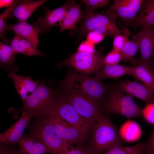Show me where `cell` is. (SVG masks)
I'll return each instance as SVG.
<instances>
[{
	"label": "cell",
	"instance_id": "1",
	"mask_svg": "<svg viewBox=\"0 0 154 154\" xmlns=\"http://www.w3.org/2000/svg\"><path fill=\"white\" fill-rule=\"evenodd\" d=\"M34 117L27 134L40 141L54 154H65L72 147L57 133L45 114Z\"/></svg>",
	"mask_w": 154,
	"mask_h": 154
},
{
	"label": "cell",
	"instance_id": "2",
	"mask_svg": "<svg viewBox=\"0 0 154 154\" xmlns=\"http://www.w3.org/2000/svg\"><path fill=\"white\" fill-rule=\"evenodd\" d=\"M89 138V147L94 154H101L111 147L123 145L119 132L108 114L104 115L92 126Z\"/></svg>",
	"mask_w": 154,
	"mask_h": 154
},
{
	"label": "cell",
	"instance_id": "3",
	"mask_svg": "<svg viewBox=\"0 0 154 154\" xmlns=\"http://www.w3.org/2000/svg\"><path fill=\"white\" fill-rule=\"evenodd\" d=\"M60 86L62 89L83 94L101 103L106 98L110 88L94 77L83 75L72 70H69Z\"/></svg>",
	"mask_w": 154,
	"mask_h": 154
},
{
	"label": "cell",
	"instance_id": "4",
	"mask_svg": "<svg viewBox=\"0 0 154 154\" xmlns=\"http://www.w3.org/2000/svg\"><path fill=\"white\" fill-rule=\"evenodd\" d=\"M102 107L106 114H117L128 118L141 117L142 109L135 103L133 97L124 94L114 85L110 88Z\"/></svg>",
	"mask_w": 154,
	"mask_h": 154
},
{
	"label": "cell",
	"instance_id": "5",
	"mask_svg": "<svg viewBox=\"0 0 154 154\" xmlns=\"http://www.w3.org/2000/svg\"><path fill=\"white\" fill-rule=\"evenodd\" d=\"M60 96L72 105L82 117L93 124L104 115L101 102L83 94L62 89Z\"/></svg>",
	"mask_w": 154,
	"mask_h": 154
},
{
	"label": "cell",
	"instance_id": "6",
	"mask_svg": "<svg viewBox=\"0 0 154 154\" xmlns=\"http://www.w3.org/2000/svg\"><path fill=\"white\" fill-rule=\"evenodd\" d=\"M57 93L42 82L23 102V112L32 117L44 114L54 105Z\"/></svg>",
	"mask_w": 154,
	"mask_h": 154
},
{
	"label": "cell",
	"instance_id": "7",
	"mask_svg": "<svg viewBox=\"0 0 154 154\" xmlns=\"http://www.w3.org/2000/svg\"><path fill=\"white\" fill-rule=\"evenodd\" d=\"M54 108L60 117L89 139L94 124L82 117L73 106L58 93Z\"/></svg>",
	"mask_w": 154,
	"mask_h": 154
},
{
	"label": "cell",
	"instance_id": "8",
	"mask_svg": "<svg viewBox=\"0 0 154 154\" xmlns=\"http://www.w3.org/2000/svg\"><path fill=\"white\" fill-rule=\"evenodd\" d=\"M104 57L98 52L92 54L77 51L59 66H68L86 73H95L104 65Z\"/></svg>",
	"mask_w": 154,
	"mask_h": 154
},
{
	"label": "cell",
	"instance_id": "9",
	"mask_svg": "<svg viewBox=\"0 0 154 154\" xmlns=\"http://www.w3.org/2000/svg\"><path fill=\"white\" fill-rule=\"evenodd\" d=\"M45 114L57 133L68 143L83 145L89 139L57 114L54 106Z\"/></svg>",
	"mask_w": 154,
	"mask_h": 154
},
{
	"label": "cell",
	"instance_id": "10",
	"mask_svg": "<svg viewBox=\"0 0 154 154\" xmlns=\"http://www.w3.org/2000/svg\"><path fill=\"white\" fill-rule=\"evenodd\" d=\"M117 17L115 11L108 9L97 14L86 13L81 26V35H87L97 27L117 26L116 20Z\"/></svg>",
	"mask_w": 154,
	"mask_h": 154
},
{
	"label": "cell",
	"instance_id": "11",
	"mask_svg": "<svg viewBox=\"0 0 154 154\" xmlns=\"http://www.w3.org/2000/svg\"><path fill=\"white\" fill-rule=\"evenodd\" d=\"M70 1H67L63 5L54 10L46 9L44 16L39 17L32 24L38 33H43L49 31L52 27L58 26L57 23L59 24L64 19Z\"/></svg>",
	"mask_w": 154,
	"mask_h": 154
},
{
	"label": "cell",
	"instance_id": "12",
	"mask_svg": "<svg viewBox=\"0 0 154 154\" xmlns=\"http://www.w3.org/2000/svg\"><path fill=\"white\" fill-rule=\"evenodd\" d=\"M114 85L120 92L137 98L146 104L154 102V92L143 83L122 80Z\"/></svg>",
	"mask_w": 154,
	"mask_h": 154
},
{
	"label": "cell",
	"instance_id": "13",
	"mask_svg": "<svg viewBox=\"0 0 154 154\" xmlns=\"http://www.w3.org/2000/svg\"><path fill=\"white\" fill-rule=\"evenodd\" d=\"M135 36L139 43L140 57L131 61L137 64L141 63L151 64L154 49V29H142Z\"/></svg>",
	"mask_w": 154,
	"mask_h": 154
},
{
	"label": "cell",
	"instance_id": "14",
	"mask_svg": "<svg viewBox=\"0 0 154 154\" xmlns=\"http://www.w3.org/2000/svg\"><path fill=\"white\" fill-rule=\"evenodd\" d=\"M32 116L23 112L19 119L9 129L0 134V143L15 145L18 143Z\"/></svg>",
	"mask_w": 154,
	"mask_h": 154
},
{
	"label": "cell",
	"instance_id": "15",
	"mask_svg": "<svg viewBox=\"0 0 154 154\" xmlns=\"http://www.w3.org/2000/svg\"><path fill=\"white\" fill-rule=\"evenodd\" d=\"M143 0H115L108 9L115 11L118 17L125 21L135 22Z\"/></svg>",
	"mask_w": 154,
	"mask_h": 154
},
{
	"label": "cell",
	"instance_id": "16",
	"mask_svg": "<svg viewBox=\"0 0 154 154\" xmlns=\"http://www.w3.org/2000/svg\"><path fill=\"white\" fill-rule=\"evenodd\" d=\"M8 75L14 82L17 91L23 102L33 92L39 84L38 81L33 80L30 76L18 75L13 72H9Z\"/></svg>",
	"mask_w": 154,
	"mask_h": 154
},
{
	"label": "cell",
	"instance_id": "17",
	"mask_svg": "<svg viewBox=\"0 0 154 154\" xmlns=\"http://www.w3.org/2000/svg\"><path fill=\"white\" fill-rule=\"evenodd\" d=\"M18 154H44L51 152L43 143L31 136L23 135L18 143Z\"/></svg>",
	"mask_w": 154,
	"mask_h": 154
},
{
	"label": "cell",
	"instance_id": "18",
	"mask_svg": "<svg viewBox=\"0 0 154 154\" xmlns=\"http://www.w3.org/2000/svg\"><path fill=\"white\" fill-rule=\"evenodd\" d=\"M47 1L46 0L20 1L13 10L10 17L16 18L19 22H26L34 11Z\"/></svg>",
	"mask_w": 154,
	"mask_h": 154
},
{
	"label": "cell",
	"instance_id": "19",
	"mask_svg": "<svg viewBox=\"0 0 154 154\" xmlns=\"http://www.w3.org/2000/svg\"><path fill=\"white\" fill-rule=\"evenodd\" d=\"M5 30L13 31L23 37L37 48L39 42L38 34L32 25L27 22H19L13 25H5Z\"/></svg>",
	"mask_w": 154,
	"mask_h": 154
},
{
	"label": "cell",
	"instance_id": "20",
	"mask_svg": "<svg viewBox=\"0 0 154 154\" xmlns=\"http://www.w3.org/2000/svg\"><path fill=\"white\" fill-rule=\"evenodd\" d=\"M134 23L142 29H154V0H144Z\"/></svg>",
	"mask_w": 154,
	"mask_h": 154
},
{
	"label": "cell",
	"instance_id": "21",
	"mask_svg": "<svg viewBox=\"0 0 154 154\" xmlns=\"http://www.w3.org/2000/svg\"><path fill=\"white\" fill-rule=\"evenodd\" d=\"M132 67L118 64L103 66L95 73L94 78L99 81L106 78L117 79L130 74Z\"/></svg>",
	"mask_w": 154,
	"mask_h": 154
},
{
	"label": "cell",
	"instance_id": "22",
	"mask_svg": "<svg viewBox=\"0 0 154 154\" xmlns=\"http://www.w3.org/2000/svg\"><path fill=\"white\" fill-rule=\"evenodd\" d=\"M81 5L75 3L74 1H71L64 19L58 24L59 33L66 29H75L77 23L83 17L80 10Z\"/></svg>",
	"mask_w": 154,
	"mask_h": 154
},
{
	"label": "cell",
	"instance_id": "23",
	"mask_svg": "<svg viewBox=\"0 0 154 154\" xmlns=\"http://www.w3.org/2000/svg\"><path fill=\"white\" fill-rule=\"evenodd\" d=\"M130 75L142 82L154 92V72L151 64L141 63L132 67Z\"/></svg>",
	"mask_w": 154,
	"mask_h": 154
},
{
	"label": "cell",
	"instance_id": "24",
	"mask_svg": "<svg viewBox=\"0 0 154 154\" xmlns=\"http://www.w3.org/2000/svg\"><path fill=\"white\" fill-rule=\"evenodd\" d=\"M10 46L17 53H20L29 56L35 55L43 56L45 55L25 38L16 33L15 34Z\"/></svg>",
	"mask_w": 154,
	"mask_h": 154
},
{
	"label": "cell",
	"instance_id": "25",
	"mask_svg": "<svg viewBox=\"0 0 154 154\" xmlns=\"http://www.w3.org/2000/svg\"><path fill=\"white\" fill-rule=\"evenodd\" d=\"M119 133L121 139L127 142L135 141L141 137L142 131L139 125L136 122L128 120L121 126Z\"/></svg>",
	"mask_w": 154,
	"mask_h": 154
},
{
	"label": "cell",
	"instance_id": "26",
	"mask_svg": "<svg viewBox=\"0 0 154 154\" xmlns=\"http://www.w3.org/2000/svg\"><path fill=\"white\" fill-rule=\"evenodd\" d=\"M17 53L11 46L0 42V66L6 70H10L15 61V55Z\"/></svg>",
	"mask_w": 154,
	"mask_h": 154
},
{
	"label": "cell",
	"instance_id": "27",
	"mask_svg": "<svg viewBox=\"0 0 154 154\" xmlns=\"http://www.w3.org/2000/svg\"><path fill=\"white\" fill-rule=\"evenodd\" d=\"M139 48L138 40L135 35L132 40H129L119 52L121 56V60L125 62L131 60Z\"/></svg>",
	"mask_w": 154,
	"mask_h": 154
},
{
	"label": "cell",
	"instance_id": "28",
	"mask_svg": "<svg viewBox=\"0 0 154 154\" xmlns=\"http://www.w3.org/2000/svg\"><path fill=\"white\" fill-rule=\"evenodd\" d=\"M143 143L131 146H124L123 145L113 146L101 154H135L141 149Z\"/></svg>",
	"mask_w": 154,
	"mask_h": 154
},
{
	"label": "cell",
	"instance_id": "29",
	"mask_svg": "<svg viewBox=\"0 0 154 154\" xmlns=\"http://www.w3.org/2000/svg\"><path fill=\"white\" fill-rule=\"evenodd\" d=\"M20 0H15L13 3L9 7H7L5 10L0 15V37L4 43L8 44L11 42L10 39L6 38L4 34V31L6 21L13 10Z\"/></svg>",
	"mask_w": 154,
	"mask_h": 154
},
{
	"label": "cell",
	"instance_id": "30",
	"mask_svg": "<svg viewBox=\"0 0 154 154\" xmlns=\"http://www.w3.org/2000/svg\"><path fill=\"white\" fill-rule=\"evenodd\" d=\"M123 35H118L114 38L113 50L120 52L126 42L129 39V37L131 33L128 29L123 28L122 30Z\"/></svg>",
	"mask_w": 154,
	"mask_h": 154
},
{
	"label": "cell",
	"instance_id": "31",
	"mask_svg": "<svg viewBox=\"0 0 154 154\" xmlns=\"http://www.w3.org/2000/svg\"><path fill=\"white\" fill-rule=\"evenodd\" d=\"M97 34L105 36H109L114 38L116 36L121 35L123 33L117 26H109L99 27L96 28L92 31Z\"/></svg>",
	"mask_w": 154,
	"mask_h": 154
},
{
	"label": "cell",
	"instance_id": "32",
	"mask_svg": "<svg viewBox=\"0 0 154 154\" xmlns=\"http://www.w3.org/2000/svg\"><path fill=\"white\" fill-rule=\"evenodd\" d=\"M81 1L86 5V13H93L98 8L107 6L110 2V0H82Z\"/></svg>",
	"mask_w": 154,
	"mask_h": 154
},
{
	"label": "cell",
	"instance_id": "33",
	"mask_svg": "<svg viewBox=\"0 0 154 154\" xmlns=\"http://www.w3.org/2000/svg\"><path fill=\"white\" fill-rule=\"evenodd\" d=\"M141 116L148 123L154 125V102L146 104L142 109Z\"/></svg>",
	"mask_w": 154,
	"mask_h": 154
},
{
	"label": "cell",
	"instance_id": "34",
	"mask_svg": "<svg viewBox=\"0 0 154 154\" xmlns=\"http://www.w3.org/2000/svg\"><path fill=\"white\" fill-rule=\"evenodd\" d=\"M121 56L119 52L113 50L104 57V65L118 64L121 60Z\"/></svg>",
	"mask_w": 154,
	"mask_h": 154
},
{
	"label": "cell",
	"instance_id": "35",
	"mask_svg": "<svg viewBox=\"0 0 154 154\" xmlns=\"http://www.w3.org/2000/svg\"><path fill=\"white\" fill-rule=\"evenodd\" d=\"M142 154H154V127L147 142L143 143Z\"/></svg>",
	"mask_w": 154,
	"mask_h": 154
},
{
	"label": "cell",
	"instance_id": "36",
	"mask_svg": "<svg viewBox=\"0 0 154 154\" xmlns=\"http://www.w3.org/2000/svg\"><path fill=\"white\" fill-rule=\"evenodd\" d=\"M65 154H94L91 149L88 147H85L83 145L73 146Z\"/></svg>",
	"mask_w": 154,
	"mask_h": 154
},
{
	"label": "cell",
	"instance_id": "37",
	"mask_svg": "<svg viewBox=\"0 0 154 154\" xmlns=\"http://www.w3.org/2000/svg\"><path fill=\"white\" fill-rule=\"evenodd\" d=\"M105 37L104 35L97 34L92 31L87 35L86 40L94 45L101 42Z\"/></svg>",
	"mask_w": 154,
	"mask_h": 154
},
{
	"label": "cell",
	"instance_id": "38",
	"mask_svg": "<svg viewBox=\"0 0 154 154\" xmlns=\"http://www.w3.org/2000/svg\"><path fill=\"white\" fill-rule=\"evenodd\" d=\"M77 51L92 54L96 52L94 45L87 40L83 41L80 44Z\"/></svg>",
	"mask_w": 154,
	"mask_h": 154
},
{
	"label": "cell",
	"instance_id": "39",
	"mask_svg": "<svg viewBox=\"0 0 154 154\" xmlns=\"http://www.w3.org/2000/svg\"><path fill=\"white\" fill-rule=\"evenodd\" d=\"M7 144H0V154H18L17 150L8 147Z\"/></svg>",
	"mask_w": 154,
	"mask_h": 154
},
{
	"label": "cell",
	"instance_id": "40",
	"mask_svg": "<svg viewBox=\"0 0 154 154\" xmlns=\"http://www.w3.org/2000/svg\"><path fill=\"white\" fill-rule=\"evenodd\" d=\"M14 1L12 0H0V8L9 7L13 3Z\"/></svg>",
	"mask_w": 154,
	"mask_h": 154
},
{
	"label": "cell",
	"instance_id": "41",
	"mask_svg": "<svg viewBox=\"0 0 154 154\" xmlns=\"http://www.w3.org/2000/svg\"><path fill=\"white\" fill-rule=\"evenodd\" d=\"M142 149L139 151H137V152H136L135 154H142Z\"/></svg>",
	"mask_w": 154,
	"mask_h": 154
}]
</instances>
